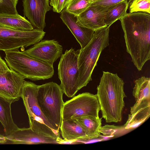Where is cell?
Masks as SVG:
<instances>
[{
    "mask_svg": "<svg viewBox=\"0 0 150 150\" xmlns=\"http://www.w3.org/2000/svg\"><path fill=\"white\" fill-rule=\"evenodd\" d=\"M119 20L126 51L140 71L150 59V14L141 12L127 13Z\"/></svg>",
    "mask_w": 150,
    "mask_h": 150,
    "instance_id": "6da1fadb",
    "label": "cell"
},
{
    "mask_svg": "<svg viewBox=\"0 0 150 150\" xmlns=\"http://www.w3.org/2000/svg\"><path fill=\"white\" fill-rule=\"evenodd\" d=\"M124 82L117 74L103 71L96 94L102 117L107 123L120 122L125 106Z\"/></svg>",
    "mask_w": 150,
    "mask_h": 150,
    "instance_id": "7a4b0ae2",
    "label": "cell"
},
{
    "mask_svg": "<svg viewBox=\"0 0 150 150\" xmlns=\"http://www.w3.org/2000/svg\"><path fill=\"white\" fill-rule=\"evenodd\" d=\"M109 30L110 27L107 26L94 31L89 42L79 50L78 57L79 90L86 86L92 80L91 75L100 54L109 45Z\"/></svg>",
    "mask_w": 150,
    "mask_h": 150,
    "instance_id": "3957f363",
    "label": "cell"
},
{
    "mask_svg": "<svg viewBox=\"0 0 150 150\" xmlns=\"http://www.w3.org/2000/svg\"><path fill=\"white\" fill-rule=\"evenodd\" d=\"M4 52L8 66L25 79L34 81L44 80L52 78L54 75L53 65L31 57L23 51Z\"/></svg>",
    "mask_w": 150,
    "mask_h": 150,
    "instance_id": "277c9868",
    "label": "cell"
},
{
    "mask_svg": "<svg viewBox=\"0 0 150 150\" xmlns=\"http://www.w3.org/2000/svg\"><path fill=\"white\" fill-rule=\"evenodd\" d=\"M38 86L33 82L25 81L22 90L21 97L28 116L30 128L46 136L60 138L59 133L54 130L38 105L36 97Z\"/></svg>",
    "mask_w": 150,
    "mask_h": 150,
    "instance_id": "5b68a950",
    "label": "cell"
},
{
    "mask_svg": "<svg viewBox=\"0 0 150 150\" xmlns=\"http://www.w3.org/2000/svg\"><path fill=\"white\" fill-rule=\"evenodd\" d=\"M63 94L60 86L55 83L38 85L36 97L38 105L54 130L59 133L64 103Z\"/></svg>",
    "mask_w": 150,
    "mask_h": 150,
    "instance_id": "8992f818",
    "label": "cell"
},
{
    "mask_svg": "<svg viewBox=\"0 0 150 150\" xmlns=\"http://www.w3.org/2000/svg\"><path fill=\"white\" fill-rule=\"evenodd\" d=\"M71 47L62 54L58 64V74L61 81L60 86L67 97L72 98L79 91L78 54Z\"/></svg>",
    "mask_w": 150,
    "mask_h": 150,
    "instance_id": "52a82bcc",
    "label": "cell"
},
{
    "mask_svg": "<svg viewBox=\"0 0 150 150\" xmlns=\"http://www.w3.org/2000/svg\"><path fill=\"white\" fill-rule=\"evenodd\" d=\"M45 32L34 29L29 31L13 30L0 26V50H18L41 40Z\"/></svg>",
    "mask_w": 150,
    "mask_h": 150,
    "instance_id": "ba28073f",
    "label": "cell"
},
{
    "mask_svg": "<svg viewBox=\"0 0 150 150\" xmlns=\"http://www.w3.org/2000/svg\"><path fill=\"white\" fill-rule=\"evenodd\" d=\"M100 110L96 94L83 93L64 103L62 111V120L84 116L98 118Z\"/></svg>",
    "mask_w": 150,
    "mask_h": 150,
    "instance_id": "9c48e42d",
    "label": "cell"
},
{
    "mask_svg": "<svg viewBox=\"0 0 150 150\" xmlns=\"http://www.w3.org/2000/svg\"><path fill=\"white\" fill-rule=\"evenodd\" d=\"M23 52L31 57L53 65L62 54L63 47L54 40H45Z\"/></svg>",
    "mask_w": 150,
    "mask_h": 150,
    "instance_id": "30bf717a",
    "label": "cell"
},
{
    "mask_svg": "<svg viewBox=\"0 0 150 150\" xmlns=\"http://www.w3.org/2000/svg\"><path fill=\"white\" fill-rule=\"evenodd\" d=\"M25 78L10 69L5 73L0 74V96L12 103L21 97Z\"/></svg>",
    "mask_w": 150,
    "mask_h": 150,
    "instance_id": "8fae6325",
    "label": "cell"
},
{
    "mask_svg": "<svg viewBox=\"0 0 150 150\" xmlns=\"http://www.w3.org/2000/svg\"><path fill=\"white\" fill-rule=\"evenodd\" d=\"M49 0H23V14L34 29L43 30L46 26V13L52 7Z\"/></svg>",
    "mask_w": 150,
    "mask_h": 150,
    "instance_id": "7c38bea8",
    "label": "cell"
},
{
    "mask_svg": "<svg viewBox=\"0 0 150 150\" xmlns=\"http://www.w3.org/2000/svg\"><path fill=\"white\" fill-rule=\"evenodd\" d=\"M5 136L7 142L16 144H60L59 140L61 138L56 139L46 136L33 131L30 127L19 128L10 134Z\"/></svg>",
    "mask_w": 150,
    "mask_h": 150,
    "instance_id": "4fadbf2b",
    "label": "cell"
},
{
    "mask_svg": "<svg viewBox=\"0 0 150 150\" xmlns=\"http://www.w3.org/2000/svg\"><path fill=\"white\" fill-rule=\"evenodd\" d=\"M114 6L103 8L91 4L82 13L76 16V23L80 26L94 31L107 27L104 23V19Z\"/></svg>",
    "mask_w": 150,
    "mask_h": 150,
    "instance_id": "5bb4252c",
    "label": "cell"
},
{
    "mask_svg": "<svg viewBox=\"0 0 150 150\" xmlns=\"http://www.w3.org/2000/svg\"><path fill=\"white\" fill-rule=\"evenodd\" d=\"M60 13V18L80 44L81 49L83 48L92 39L94 31L78 25L76 16L67 12L65 8Z\"/></svg>",
    "mask_w": 150,
    "mask_h": 150,
    "instance_id": "9a60e30c",
    "label": "cell"
},
{
    "mask_svg": "<svg viewBox=\"0 0 150 150\" xmlns=\"http://www.w3.org/2000/svg\"><path fill=\"white\" fill-rule=\"evenodd\" d=\"M60 129L64 139H61V144L71 141L72 144H77L88 140L82 127L74 119L62 120Z\"/></svg>",
    "mask_w": 150,
    "mask_h": 150,
    "instance_id": "2e32d148",
    "label": "cell"
},
{
    "mask_svg": "<svg viewBox=\"0 0 150 150\" xmlns=\"http://www.w3.org/2000/svg\"><path fill=\"white\" fill-rule=\"evenodd\" d=\"M150 115V98L136 101L131 108L130 113L124 126L125 129L136 128L142 124Z\"/></svg>",
    "mask_w": 150,
    "mask_h": 150,
    "instance_id": "e0dca14e",
    "label": "cell"
},
{
    "mask_svg": "<svg viewBox=\"0 0 150 150\" xmlns=\"http://www.w3.org/2000/svg\"><path fill=\"white\" fill-rule=\"evenodd\" d=\"M0 26L22 31H30L34 29L29 21L19 14H0Z\"/></svg>",
    "mask_w": 150,
    "mask_h": 150,
    "instance_id": "ac0fdd59",
    "label": "cell"
},
{
    "mask_svg": "<svg viewBox=\"0 0 150 150\" xmlns=\"http://www.w3.org/2000/svg\"><path fill=\"white\" fill-rule=\"evenodd\" d=\"M12 103L0 96V122L4 127L5 136L10 134L19 128L12 118L11 109Z\"/></svg>",
    "mask_w": 150,
    "mask_h": 150,
    "instance_id": "d6986e66",
    "label": "cell"
},
{
    "mask_svg": "<svg viewBox=\"0 0 150 150\" xmlns=\"http://www.w3.org/2000/svg\"><path fill=\"white\" fill-rule=\"evenodd\" d=\"M82 127L88 138V140L97 138L101 128V119L89 116L74 118Z\"/></svg>",
    "mask_w": 150,
    "mask_h": 150,
    "instance_id": "ffe728a7",
    "label": "cell"
},
{
    "mask_svg": "<svg viewBox=\"0 0 150 150\" xmlns=\"http://www.w3.org/2000/svg\"><path fill=\"white\" fill-rule=\"evenodd\" d=\"M125 1L115 5L108 13L104 19V22L108 26H110L117 20L124 17L127 13L129 3Z\"/></svg>",
    "mask_w": 150,
    "mask_h": 150,
    "instance_id": "44dd1931",
    "label": "cell"
},
{
    "mask_svg": "<svg viewBox=\"0 0 150 150\" xmlns=\"http://www.w3.org/2000/svg\"><path fill=\"white\" fill-rule=\"evenodd\" d=\"M132 95L136 101L150 98V78L142 76L135 80Z\"/></svg>",
    "mask_w": 150,
    "mask_h": 150,
    "instance_id": "7402d4cb",
    "label": "cell"
},
{
    "mask_svg": "<svg viewBox=\"0 0 150 150\" xmlns=\"http://www.w3.org/2000/svg\"><path fill=\"white\" fill-rule=\"evenodd\" d=\"M89 0H71L64 8L67 12L77 16L84 11L91 4Z\"/></svg>",
    "mask_w": 150,
    "mask_h": 150,
    "instance_id": "603a6c76",
    "label": "cell"
},
{
    "mask_svg": "<svg viewBox=\"0 0 150 150\" xmlns=\"http://www.w3.org/2000/svg\"><path fill=\"white\" fill-rule=\"evenodd\" d=\"M129 7V13L141 12L150 14V0H132Z\"/></svg>",
    "mask_w": 150,
    "mask_h": 150,
    "instance_id": "cb8c5ba5",
    "label": "cell"
},
{
    "mask_svg": "<svg viewBox=\"0 0 150 150\" xmlns=\"http://www.w3.org/2000/svg\"><path fill=\"white\" fill-rule=\"evenodd\" d=\"M18 0H0V14H18L16 6Z\"/></svg>",
    "mask_w": 150,
    "mask_h": 150,
    "instance_id": "d4e9b609",
    "label": "cell"
},
{
    "mask_svg": "<svg viewBox=\"0 0 150 150\" xmlns=\"http://www.w3.org/2000/svg\"><path fill=\"white\" fill-rule=\"evenodd\" d=\"M132 0H99L91 2V5L103 8L113 6L125 1L130 2Z\"/></svg>",
    "mask_w": 150,
    "mask_h": 150,
    "instance_id": "484cf974",
    "label": "cell"
},
{
    "mask_svg": "<svg viewBox=\"0 0 150 150\" xmlns=\"http://www.w3.org/2000/svg\"><path fill=\"white\" fill-rule=\"evenodd\" d=\"M65 0H50V5L52 7L54 12L60 13L65 8Z\"/></svg>",
    "mask_w": 150,
    "mask_h": 150,
    "instance_id": "4316f807",
    "label": "cell"
},
{
    "mask_svg": "<svg viewBox=\"0 0 150 150\" xmlns=\"http://www.w3.org/2000/svg\"><path fill=\"white\" fill-rule=\"evenodd\" d=\"M10 70L6 62L2 59L0 55V74H4Z\"/></svg>",
    "mask_w": 150,
    "mask_h": 150,
    "instance_id": "83f0119b",
    "label": "cell"
},
{
    "mask_svg": "<svg viewBox=\"0 0 150 150\" xmlns=\"http://www.w3.org/2000/svg\"><path fill=\"white\" fill-rule=\"evenodd\" d=\"M7 142V140L5 136L0 134V143L4 144Z\"/></svg>",
    "mask_w": 150,
    "mask_h": 150,
    "instance_id": "f1b7e54d",
    "label": "cell"
},
{
    "mask_svg": "<svg viewBox=\"0 0 150 150\" xmlns=\"http://www.w3.org/2000/svg\"><path fill=\"white\" fill-rule=\"evenodd\" d=\"M71 0H65V7L68 3Z\"/></svg>",
    "mask_w": 150,
    "mask_h": 150,
    "instance_id": "f546056e",
    "label": "cell"
},
{
    "mask_svg": "<svg viewBox=\"0 0 150 150\" xmlns=\"http://www.w3.org/2000/svg\"><path fill=\"white\" fill-rule=\"evenodd\" d=\"M90 1L92 2L95 1L96 0H89Z\"/></svg>",
    "mask_w": 150,
    "mask_h": 150,
    "instance_id": "4dcf8cb0",
    "label": "cell"
},
{
    "mask_svg": "<svg viewBox=\"0 0 150 150\" xmlns=\"http://www.w3.org/2000/svg\"><path fill=\"white\" fill-rule=\"evenodd\" d=\"M97 0H96L95 1H97Z\"/></svg>",
    "mask_w": 150,
    "mask_h": 150,
    "instance_id": "1f68e13d",
    "label": "cell"
}]
</instances>
